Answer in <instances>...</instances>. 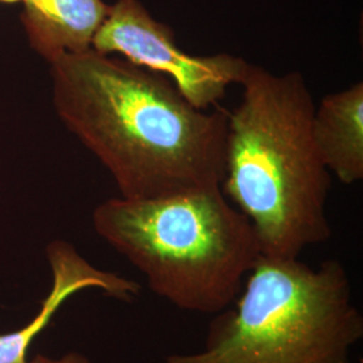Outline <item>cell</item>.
Listing matches in <instances>:
<instances>
[{
    "mask_svg": "<svg viewBox=\"0 0 363 363\" xmlns=\"http://www.w3.org/2000/svg\"><path fill=\"white\" fill-rule=\"evenodd\" d=\"M312 136L330 174L343 184L363 179V82L325 96L312 117Z\"/></svg>",
    "mask_w": 363,
    "mask_h": 363,
    "instance_id": "obj_8",
    "label": "cell"
},
{
    "mask_svg": "<svg viewBox=\"0 0 363 363\" xmlns=\"http://www.w3.org/2000/svg\"><path fill=\"white\" fill-rule=\"evenodd\" d=\"M22 23L33 50L49 64L91 49L109 10L104 0H22Z\"/></svg>",
    "mask_w": 363,
    "mask_h": 363,
    "instance_id": "obj_7",
    "label": "cell"
},
{
    "mask_svg": "<svg viewBox=\"0 0 363 363\" xmlns=\"http://www.w3.org/2000/svg\"><path fill=\"white\" fill-rule=\"evenodd\" d=\"M91 49L120 54L130 64L167 78L199 109L217 104L229 86L240 85L250 65L226 52L193 55L184 52L172 28L156 21L139 0H117L109 6Z\"/></svg>",
    "mask_w": 363,
    "mask_h": 363,
    "instance_id": "obj_5",
    "label": "cell"
},
{
    "mask_svg": "<svg viewBox=\"0 0 363 363\" xmlns=\"http://www.w3.org/2000/svg\"><path fill=\"white\" fill-rule=\"evenodd\" d=\"M203 346L166 363H350L362 340V312L337 259L259 256L240 295L213 315Z\"/></svg>",
    "mask_w": 363,
    "mask_h": 363,
    "instance_id": "obj_4",
    "label": "cell"
},
{
    "mask_svg": "<svg viewBox=\"0 0 363 363\" xmlns=\"http://www.w3.org/2000/svg\"><path fill=\"white\" fill-rule=\"evenodd\" d=\"M52 104L127 199L220 187L228 112L190 104L167 78L94 49L50 64Z\"/></svg>",
    "mask_w": 363,
    "mask_h": 363,
    "instance_id": "obj_1",
    "label": "cell"
},
{
    "mask_svg": "<svg viewBox=\"0 0 363 363\" xmlns=\"http://www.w3.org/2000/svg\"><path fill=\"white\" fill-rule=\"evenodd\" d=\"M242 99L228 112L220 190L259 240L261 256L298 259L331 237V174L312 136L315 103L296 70L250 64Z\"/></svg>",
    "mask_w": 363,
    "mask_h": 363,
    "instance_id": "obj_2",
    "label": "cell"
},
{
    "mask_svg": "<svg viewBox=\"0 0 363 363\" xmlns=\"http://www.w3.org/2000/svg\"><path fill=\"white\" fill-rule=\"evenodd\" d=\"M27 363H91V359L81 354L77 351H72L67 352L65 355L60 357V358H50V357H45V355H37L33 361H27Z\"/></svg>",
    "mask_w": 363,
    "mask_h": 363,
    "instance_id": "obj_9",
    "label": "cell"
},
{
    "mask_svg": "<svg viewBox=\"0 0 363 363\" xmlns=\"http://www.w3.org/2000/svg\"><path fill=\"white\" fill-rule=\"evenodd\" d=\"M52 271V288L42 303L38 315L21 330L0 334V363H27L28 346L49 325L60 306L76 291L94 286L120 300H130L140 291L139 284L113 273L93 268L65 241H52L46 249Z\"/></svg>",
    "mask_w": 363,
    "mask_h": 363,
    "instance_id": "obj_6",
    "label": "cell"
},
{
    "mask_svg": "<svg viewBox=\"0 0 363 363\" xmlns=\"http://www.w3.org/2000/svg\"><path fill=\"white\" fill-rule=\"evenodd\" d=\"M93 226L156 296L201 315L228 308L261 256L255 229L220 187L111 198L94 208Z\"/></svg>",
    "mask_w": 363,
    "mask_h": 363,
    "instance_id": "obj_3",
    "label": "cell"
},
{
    "mask_svg": "<svg viewBox=\"0 0 363 363\" xmlns=\"http://www.w3.org/2000/svg\"><path fill=\"white\" fill-rule=\"evenodd\" d=\"M0 1H3V3H21L22 0H0Z\"/></svg>",
    "mask_w": 363,
    "mask_h": 363,
    "instance_id": "obj_10",
    "label": "cell"
}]
</instances>
